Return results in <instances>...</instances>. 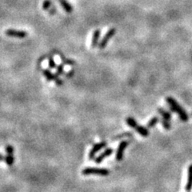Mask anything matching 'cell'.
<instances>
[{
    "label": "cell",
    "mask_w": 192,
    "mask_h": 192,
    "mask_svg": "<svg viewBox=\"0 0 192 192\" xmlns=\"http://www.w3.org/2000/svg\"><path fill=\"white\" fill-rule=\"evenodd\" d=\"M126 123H127V124L129 127H131L133 128V129H134V128L136 127L137 126H138L137 121L132 117L127 118V119H126Z\"/></svg>",
    "instance_id": "5bb4252c"
},
{
    "label": "cell",
    "mask_w": 192,
    "mask_h": 192,
    "mask_svg": "<svg viewBox=\"0 0 192 192\" xmlns=\"http://www.w3.org/2000/svg\"><path fill=\"white\" fill-rule=\"evenodd\" d=\"M59 3H60L62 8L63 9L64 11H66V13L67 14H70L73 11V6L72 5L67 2V0H58Z\"/></svg>",
    "instance_id": "30bf717a"
},
{
    "label": "cell",
    "mask_w": 192,
    "mask_h": 192,
    "mask_svg": "<svg viewBox=\"0 0 192 192\" xmlns=\"http://www.w3.org/2000/svg\"><path fill=\"white\" fill-rule=\"evenodd\" d=\"M128 145H129V142L127 141H122L120 142L117 148V150H116V155H115V159L117 161L123 160L124 151H125L126 148L127 147Z\"/></svg>",
    "instance_id": "8992f818"
},
{
    "label": "cell",
    "mask_w": 192,
    "mask_h": 192,
    "mask_svg": "<svg viewBox=\"0 0 192 192\" xmlns=\"http://www.w3.org/2000/svg\"><path fill=\"white\" fill-rule=\"evenodd\" d=\"M112 153H113V150H112L111 148H107V149H106V150L103 151V153H101L98 156L97 158L95 159V162L96 163H100L104 159H106V157H109V156L111 155Z\"/></svg>",
    "instance_id": "ba28073f"
},
{
    "label": "cell",
    "mask_w": 192,
    "mask_h": 192,
    "mask_svg": "<svg viewBox=\"0 0 192 192\" xmlns=\"http://www.w3.org/2000/svg\"><path fill=\"white\" fill-rule=\"evenodd\" d=\"M63 66L64 64L62 63L59 66H58V67L56 68V75H62V74H63Z\"/></svg>",
    "instance_id": "d6986e66"
},
{
    "label": "cell",
    "mask_w": 192,
    "mask_h": 192,
    "mask_svg": "<svg viewBox=\"0 0 192 192\" xmlns=\"http://www.w3.org/2000/svg\"><path fill=\"white\" fill-rule=\"evenodd\" d=\"M6 36L11 38H18V39H24L28 35V33L25 31L16 30V29H7L4 31Z\"/></svg>",
    "instance_id": "277c9868"
},
{
    "label": "cell",
    "mask_w": 192,
    "mask_h": 192,
    "mask_svg": "<svg viewBox=\"0 0 192 192\" xmlns=\"http://www.w3.org/2000/svg\"><path fill=\"white\" fill-rule=\"evenodd\" d=\"M161 123L163 126V127L166 129V130H170V127H171V126H170V123H169V121H167L166 119H163L161 120Z\"/></svg>",
    "instance_id": "ffe728a7"
},
{
    "label": "cell",
    "mask_w": 192,
    "mask_h": 192,
    "mask_svg": "<svg viewBox=\"0 0 192 192\" xmlns=\"http://www.w3.org/2000/svg\"><path fill=\"white\" fill-rule=\"evenodd\" d=\"M159 118L156 117V116L155 117H153L150 120V121H149V122H148L147 125V127L148 129H149V128L154 127H155L157 123H159Z\"/></svg>",
    "instance_id": "9a60e30c"
},
{
    "label": "cell",
    "mask_w": 192,
    "mask_h": 192,
    "mask_svg": "<svg viewBox=\"0 0 192 192\" xmlns=\"http://www.w3.org/2000/svg\"><path fill=\"white\" fill-rule=\"evenodd\" d=\"M106 142H105V141H102V142H99V143H96V144L94 145L93 147L91 148V151H90L89 159H95L96 154H97L99 150H102L103 148L106 147Z\"/></svg>",
    "instance_id": "52a82bcc"
},
{
    "label": "cell",
    "mask_w": 192,
    "mask_h": 192,
    "mask_svg": "<svg viewBox=\"0 0 192 192\" xmlns=\"http://www.w3.org/2000/svg\"><path fill=\"white\" fill-rule=\"evenodd\" d=\"M158 112L160 114V115H162L163 119H166L167 121H170L171 119V114L167 111H165L163 108H158Z\"/></svg>",
    "instance_id": "4fadbf2b"
},
{
    "label": "cell",
    "mask_w": 192,
    "mask_h": 192,
    "mask_svg": "<svg viewBox=\"0 0 192 192\" xmlns=\"http://www.w3.org/2000/svg\"><path fill=\"white\" fill-rule=\"evenodd\" d=\"M5 162L8 166H12V165L14 164V155H7L6 156Z\"/></svg>",
    "instance_id": "2e32d148"
},
{
    "label": "cell",
    "mask_w": 192,
    "mask_h": 192,
    "mask_svg": "<svg viewBox=\"0 0 192 192\" xmlns=\"http://www.w3.org/2000/svg\"><path fill=\"white\" fill-rule=\"evenodd\" d=\"M134 130L142 137H147L149 135V130L147 127H145L143 126L138 125L136 127L134 128Z\"/></svg>",
    "instance_id": "7c38bea8"
},
{
    "label": "cell",
    "mask_w": 192,
    "mask_h": 192,
    "mask_svg": "<svg viewBox=\"0 0 192 192\" xmlns=\"http://www.w3.org/2000/svg\"><path fill=\"white\" fill-rule=\"evenodd\" d=\"M6 151L7 155H14V147L11 145H7L6 147Z\"/></svg>",
    "instance_id": "44dd1931"
},
{
    "label": "cell",
    "mask_w": 192,
    "mask_h": 192,
    "mask_svg": "<svg viewBox=\"0 0 192 192\" xmlns=\"http://www.w3.org/2000/svg\"><path fill=\"white\" fill-rule=\"evenodd\" d=\"M166 101L168 103V105L170 106V109L172 110L173 111H175V113L178 114V117L180 118V119L183 122H187L189 117H188V114L186 112V111L182 107L177 101L173 99L172 97H167L166 98Z\"/></svg>",
    "instance_id": "6da1fadb"
},
{
    "label": "cell",
    "mask_w": 192,
    "mask_h": 192,
    "mask_svg": "<svg viewBox=\"0 0 192 192\" xmlns=\"http://www.w3.org/2000/svg\"><path fill=\"white\" fill-rule=\"evenodd\" d=\"M185 189L187 191H191L192 190V164L190 165L188 168V177Z\"/></svg>",
    "instance_id": "8fae6325"
},
{
    "label": "cell",
    "mask_w": 192,
    "mask_h": 192,
    "mask_svg": "<svg viewBox=\"0 0 192 192\" xmlns=\"http://www.w3.org/2000/svg\"><path fill=\"white\" fill-rule=\"evenodd\" d=\"M116 31H117V30H116V29L114 27L109 29L108 31H107V32L105 34V35L103 36V38L102 39V40L100 41V42H99V45H98V47H99V48L100 50H102V49H104V48L106 47V45H107V43H108L109 41H110L112 37L114 36V35L116 34Z\"/></svg>",
    "instance_id": "3957f363"
},
{
    "label": "cell",
    "mask_w": 192,
    "mask_h": 192,
    "mask_svg": "<svg viewBox=\"0 0 192 192\" xmlns=\"http://www.w3.org/2000/svg\"><path fill=\"white\" fill-rule=\"evenodd\" d=\"M51 5H52V2H51L50 0H44L42 5V9H43L44 11H48L50 7H52Z\"/></svg>",
    "instance_id": "e0dca14e"
},
{
    "label": "cell",
    "mask_w": 192,
    "mask_h": 192,
    "mask_svg": "<svg viewBox=\"0 0 192 192\" xmlns=\"http://www.w3.org/2000/svg\"><path fill=\"white\" fill-rule=\"evenodd\" d=\"M82 174L83 175H95L100 176H107L110 174L107 169L105 168H95V167H86L83 170Z\"/></svg>",
    "instance_id": "7a4b0ae2"
},
{
    "label": "cell",
    "mask_w": 192,
    "mask_h": 192,
    "mask_svg": "<svg viewBox=\"0 0 192 192\" xmlns=\"http://www.w3.org/2000/svg\"><path fill=\"white\" fill-rule=\"evenodd\" d=\"M42 74L45 76V78H47L48 81H55L56 85H58V86L63 85V81L57 75L51 72L50 70L43 69L42 70Z\"/></svg>",
    "instance_id": "5b68a950"
},
{
    "label": "cell",
    "mask_w": 192,
    "mask_h": 192,
    "mask_svg": "<svg viewBox=\"0 0 192 192\" xmlns=\"http://www.w3.org/2000/svg\"><path fill=\"white\" fill-rule=\"evenodd\" d=\"M3 159H4V157L2 155H0V161H3Z\"/></svg>",
    "instance_id": "7402d4cb"
},
{
    "label": "cell",
    "mask_w": 192,
    "mask_h": 192,
    "mask_svg": "<svg viewBox=\"0 0 192 192\" xmlns=\"http://www.w3.org/2000/svg\"><path fill=\"white\" fill-rule=\"evenodd\" d=\"M100 30H95L93 33L92 35V39L91 42V48H95L99 45V37H100Z\"/></svg>",
    "instance_id": "9c48e42d"
},
{
    "label": "cell",
    "mask_w": 192,
    "mask_h": 192,
    "mask_svg": "<svg viewBox=\"0 0 192 192\" xmlns=\"http://www.w3.org/2000/svg\"><path fill=\"white\" fill-rule=\"evenodd\" d=\"M48 66H49V68H50V69H54V68H55L56 63L55 62V60H54L52 56L49 58V60H48Z\"/></svg>",
    "instance_id": "ac0fdd59"
}]
</instances>
